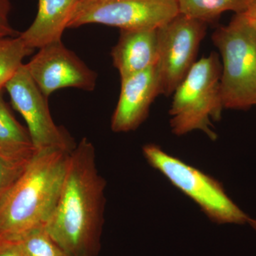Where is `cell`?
I'll use <instances>...</instances> for the list:
<instances>
[{"instance_id":"4fadbf2b","label":"cell","mask_w":256,"mask_h":256,"mask_svg":"<svg viewBox=\"0 0 256 256\" xmlns=\"http://www.w3.org/2000/svg\"><path fill=\"white\" fill-rule=\"evenodd\" d=\"M28 130L14 118L0 90V156L26 163L36 152Z\"/></svg>"},{"instance_id":"2e32d148","label":"cell","mask_w":256,"mask_h":256,"mask_svg":"<svg viewBox=\"0 0 256 256\" xmlns=\"http://www.w3.org/2000/svg\"><path fill=\"white\" fill-rule=\"evenodd\" d=\"M26 256H68L46 232L45 226L30 230L13 240Z\"/></svg>"},{"instance_id":"7a4b0ae2","label":"cell","mask_w":256,"mask_h":256,"mask_svg":"<svg viewBox=\"0 0 256 256\" xmlns=\"http://www.w3.org/2000/svg\"><path fill=\"white\" fill-rule=\"evenodd\" d=\"M70 153L56 149L35 152L0 202V242L45 226L60 198Z\"/></svg>"},{"instance_id":"6da1fadb","label":"cell","mask_w":256,"mask_h":256,"mask_svg":"<svg viewBox=\"0 0 256 256\" xmlns=\"http://www.w3.org/2000/svg\"><path fill=\"white\" fill-rule=\"evenodd\" d=\"M95 148L84 138L69 156L60 198L45 228L68 256H97L104 223L106 182Z\"/></svg>"},{"instance_id":"7402d4cb","label":"cell","mask_w":256,"mask_h":256,"mask_svg":"<svg viewBox=\"0 0 256 256\" xmlns=\"http://www.w3.org/2000/svg\"><path fill=\"white\" fill-rule=\"evenodd\" d=\"M252 24H254V25H255V26L256 28V22H252Z\"/></svg>"},{"instance_id":"ffe728a7","label":"cell","mask_w":256,"mask_h":256,"mask_svg":"<svg viewBox=\"0 0 256 256\" xmlns=\"http://www.w3.org/2000/svg\"><path fill=\"white\" fill-rule=\"evenodd\" d=\"M244 15L252 22H256V0H250Z\"/></svg>"},{"instance_id":"ba28073f","label":"cell","mask_w":256,"mask_h":256,"mask_svg":"<svg viewBox=\"0 0 256 256\" xmlns=\"http://www.w3.org/2000/svg\"><path fill=\"white\" fill-rule=\"evenodd\" d=\"M4 88L9 94L12 104L28 124V132L36 151L56 149L72 152L75 148L73 140L63 128L54 122L44 95L25 64L22 66Z\"/></svg>"},{"instance_id":"277c9868","label":"cell","mask_w":256,"mask_h":256,"mask_svg":"<svg viewBox=\"0 0 256 256\" xmlns=\"http://www.w3.org/2000/svg\"><path fill=\"white\" fill-rule=\"evenodd\" d=\"M212 41L222 56L220 86L224 108L256 106V28L244 13L216 30Z\"/></svg>"},{"instance_id":"d6986e66","label":"cell","mask_w":256,"mask_h":256,"mask_svg":"<svg viewBox=\"0 0 256 256\" xmlns=\"http://www.w3.org/2000/svg\"><path fill=\"white\" fill-rule=\"evenodd\" d=\"M0 256H26L18 242L13 240L0 242Z\"/></svg>"},{"instance_id":"ac0fdd59","label":"cell","mask_w":256,"mask_h":256,"mask_svg":"<svg viewBox=\"0 0 256 256\" xmlns=\"http://www.w3.org/2000/svg\"><path fill=\"white\" fill-rule=\"evenodd\" d=\"M11 11L10 0H0V40L14 37L16 32L10 25L9 16Z\"/></svg>"},{"instance_id":"3957f363","label":"cell","mask_w":256,"mask_h":256,"mask_svg":"<svg viewBox=\"0 0 256 256\" xmlns=\"http://www.w3.org/2000/svg\"><path fill=\"white\" fill-rule=\"evenodd\" d=\"M220 76L222 63L215 52L194 64L172 94L170 116L174 134L180 136L200 130L212 140L216 139L212 120H220L224 109Z\"/></svg>"},{"instance_id":"5bb4252c","label":"cell","mask_w":256,"mask_h":256,"mask_svg":"<svg viewBox=\"0 0 256 256\" xmlns=\"http://www.w3.org/2000/svg\"><path fill=\"white\" fill-rule=\"evenodd\" d=\"M250 0H178V12L206 24L215 21L226 12L244 13Z\"/></svg>"},{"instance_id":"e0dca14e","label":"cell","mask_w":256,"mask_h":256,"mask_svg":"<svg viewBox=\"0 0 256 256\" xmlns=\"http://www.w3.org/2000/svg\"><path fill=\"white\" fill-rule=\"evenodd\" d=\"M28 162H16L0 156V202L20 178Z\"/></svg>"},{"instance_id":"8992f818","label":"cell","mask_w":256,"mask_h":256,"mask_svg":"<svg viewBox=\"0 0 256 256\" xmlns=\"http://www.w3.org/2000/svg\"><path fill=\"white\" fill-rule=\"evenodd\" d=\"M178 13V0H79L68 28L100 24L120 30L158 28Z\"/></svg>"},{"instance_id":"52a82bcc","label":"cell","mask_w":256,"mask_h":256,"mask_svg":"<svg viewBox=\"0 0 256 256\" xmlns=\"http://www.w3.org/2000/svg\"><path fill=\"white\" fill-rule=\"evenodd\" d=\"M206 28V23L180 13L158 28L156 66L161 95H172L196 63Z\"/></svg>"},{"instance_id":"5b68a950","label":"cell","mask_w":256,"mask_h":256,"mask_svg":"<svg viewBox=\"0 0 256 256\" xmlns=\"http://www.w3.org/2000/svg\"><path fill=\"white\" fill-rule=\"evenodd\" d=\"M142 152L149 164L194 202L212 222L248 224L250 217L227 195L218 180L168 154L156 144H146Z\"/></svg>"},{"instance_id":"44dd1931","label":"cell","mask_w":256,"mask_h":256,"mask_svg":"<svg viewBox=\"0 0 256 256\" xmlns=\"http://www.w3.org/2000/svg\"><path fill=\"white\" fill-rule=\"evenodd\" d=\"M248 224L252 227V228L256 232V218H249Z\"/></svg>"},{"instance_id":"9c48e42d","label":"cell","mask_w":256,"mask_h":256,"mask_svg":"<svg viewBox=\"0 0 256 256\" xmlns=\"http://www.w3.org/2000/svg\"><path fill=\"white\" fill-rule=\"evenodd\" d=\"M25 66L34 82L47 98L64 88L92 92L96 86L97 74L64 46L62 41L40 48Z\"/></svg>"},{"instance_id":"7c38bea8","label":"cell","mask_w":256,"mask_h":256,"mask_svg":"<svg viewBox=\"0 0 256 256\" xmlns=\"http://www.w3.org/2000/svg\"><path fill=\"white\" fill-rule=\"evenodd\" d=\"M79 0H38L36 18L20 36L28 47L35 48L62 42L66 28Z\"/></svg>"},{"instance_id":"8fae6325","label":"cell","mask_w":256,"mask_h":256,"mask_svg":"<svg viewBox=\"0 0 256 256\" xmlns=\"http://www.w3.org/2000/svg\"><path fill=\"white\" fill-rule=\"evenodd\" d=\"M111 57L120 78L154 66L158 60V28L120 30Z\"/></svg>"},{"instance_id":"30bf717a","label":"cell","mask_w":256,"mask_h":256,"mask_svg":"<svg viewBox=\"0 0 256 256\" xmlns=\"http://www.w3.org/2000/svg\"><path fill=\"white\" fill-rule=\"evenodd\" d=\"M120 79V94L111 128L114 132H127L146 120L152 104L161 95V88L156 65Z\"/></svg>"},{"instance_id":"9a60e30c","label":"cell","mask_w":256,"mask_h":256,"mask_svg":"<svg viewBox=\"0 0 256 256\" xmlns=\"http://www.w3.org/2000/svg\"><path fill=\"white\" fill-rule=\"evenodd\" d=\"M33 50L20 35L0 40V90L4 88L23 65L25 57L32 54Z\"/></svg>"}]
</instances>
